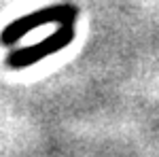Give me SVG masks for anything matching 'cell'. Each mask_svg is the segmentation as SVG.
Wrapping results in <instances>:
<instances>
[{"instance_id":"1","label":"cell","mask_w":159,"mask_h":157,"mask_svg":"<svg viewBox=\"0 0 159 157\" xmlns=\"http://www.w3.org/2000/svg\"><path fill=\"white\" fill-rule=\"evenodd\" d=\"M64 13H72V9L70 7H53V9H45L40 13L28 15L25 19H19L9 30H4L2 40H13V38H17L19 34H24L25 30H30V28H34L38 24H47V21H53V19H60V15H64Z\"/></svg>"}]
</instances>
